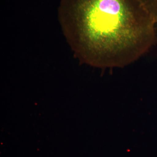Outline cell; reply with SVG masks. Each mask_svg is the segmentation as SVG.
Here are the masks:
<instances>
[{
  "instance_id": "7a4b0ae2",
  "label": "cell",
  "mask_w": 157,
  "mask_h": 157,
  "mask_svg": "<svg viewBox=\"0 0 157 157\" xmlns=\"http://www.w3.org/2000/svg\"><path fill=\"white\" fill-rule=\"evenodd\" d=\"M157 22V0H141Z\"/></svg>"
},
{
  "instance_id": "6da1fadb",
  "label": "cell",
  "mask_w": 157,
  "mask_h": 157,
  "mask_svg": "<svg viewBox=\"0 0 157 157\" xmlns=\"http://www.w3.org/2000/svg\"><path fill=\"white\" fill-rule=\"evenodd\" d=\"M61 21L76 57L97 67L130 64L157 41V21L141 0H69Z\"/></svg>"
}]
</instances>
